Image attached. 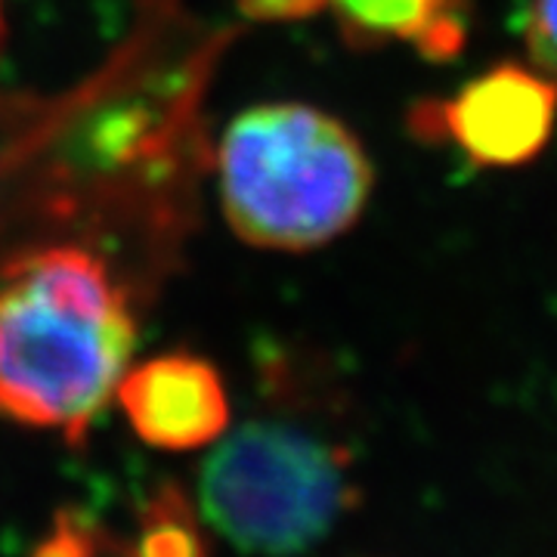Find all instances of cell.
I'll return each mask as SVG.
<instances>
[{
    "label": "cell",
    "instance_id": "8992f818",
    "mask_svg": "<svg viewBox=\"0 0 557 557\" xmlns=\"http://www.w3.org/2000/svg\"><path fill=\"white\" fill-rule=\"evenodd\" d=\"M366 44H412L428 60L456 57L468 35L465 0H325Z\"/></svg>",
    "mask_w": 557,
    "mask_h": 557
},
{
    "label": "cell",
    "instance_id": "30bf717a",
    "mask_svg": "<svg viewBox=\"0 0 557 557\" xmlns=\"http://www.w3.org/2000/svg\"><path fill=\"white\" fill-rule=\"evenodd\" d=\"M242 13L260 22H288L304 20L310 13H319L325 0H239Z\"/></svg>",
    "mask_w": 557,
    "mask_h": 557
},
{
    "label": "cell",
    "instance_id": "7a4b0ae2",
    "mask_svg": "<svg viewBox=\"0 0 557 557\" xmlns=\"http://www.w3.org/2000/svg\"><path fill=\"white\" fill-rule=\"evenodd\" d=\"M218 177L223 214L242 242L304 251L357 223L372 193V161L338 119L267 102L226 127Z\"/></svg>",
    "mask_w": 557,
    "mask_h": 557
},
{
    "label": "cell",
    "instance_id": "3957f363",
    "mask_svg": "<svg viewBox=\"0 0 557 557\" xmlns=\"http://www.w3.org/2000/svg\"><path fill=\"white\" fill-rule=\"evenodd\" d=\"M201 511L233 545L255 555H298L354 505L350 456L295 421L255 418L208 456Z\"/></svg>",
    "mask_w": 557,
    "mask_h": 557
},
{
    "label": "cell",
    "instance_id": "8fae6325",
    "mask_svg": "<svg viewBox=\"0 0 557 557\" xmlns=\"http://www.w3.org/2000/svg\"><path fill=\"white\" fill-rule=\"evenodd\" d=\"M121 557H131V555H127V552H124V555H121Z\"/></svg>",
    "mask_w": 557,
    "mask_h": 557
},
{
    "label": "cell",
    "instance_id": "9c48e42d",
    "mask_svg": "<svg viewBox=\"0 0 557 557\" xmlns=\"http://www.w3.org/2000/svg\"><path fill=\"white\" fill-rule=\"evenodd\" d=\"M97 542V530L87 520L65 518L57 523L53 536L40 545L35 557H94Z\"/></svg>",
    "mask_w": 557,
    "mask_h": 557
},
{
    "label": "cell",
    "instance_id": "5b68a950",
    "mask_svg": "<svg viewBox=\"0 0 557 557\" xmlns=\"http://www.w3.org/2000/svg\"><path fill=\"white\" fill-rule=\"evenodd\" d=\"M115 391L137 437L156 449H199L223 437L230 424L218 369L189 354L146 359L121 375Z\"/></svg>",
    "mask_w": 557,
    "mask_h": 557
},
{
    "label": "cell",
    "instance_id": "6da1fadb",
    "mask_svg": "<svg viewBox=\"0 0 557 557\" xmlns=\"http://www.w3.org/2000/svg\"><path fill=\"white\" fill-rule=\"evenodd\" d=\"M137 319L106 260L35 248L0 270V412L81 443L127 372Z\"/></svg>",
    "mask_w": 557,
    "mask_h": 557
},
{
    "label": "cell",
    "instance_id": "7c38bea8",
    "mask_svg": "<svg viewBox=\"0 0 557 557\" xmlns=\"http://www.w3.org/2000/svg\"><path fill=\"white\" fill-rule=\"evenodd\" d=\"M0 28H3V22H0Z\"/></svg>",
    "mask_w": 557,
    "mask_h": 557
},
{
    "label": "cell",
    "instance_id": "52a82bcc",
    "mask_svg": "<svg viewBox=\"0 0 557 557\" xmlns=\"http://www.w3.org/2000/svg\"><path fill=\"white\" fill-rule=\"evenodd\" d=\"M131 557H211L208 539L177 486H161L143 508L137 542L127 548Z\"/></svg>",
    "mask_w": 557,
    "mask_h": 557
},
{
    "label": "cell",
    "instance_id": "277c9868",
    "mask_svg": "<svg viewBox=\"0 0 557 557\" xmlns=\"http://www.w3.org/2000/svg\"><path fill=\"white\" fill-rule=\"evenodd\" d=\"M557 124V81L520 62H502L449 100L421 102L412 131L453 143L478 168H520L548 146Z\"/></svg>",
    "mask_w": 557,
    "mask_h": 557
},
{
    "label": "cell",
    "instance_id": "ba28073f",
    "mask_svg": "<svg viewBox=\"0 0 557 557\" xmlns=\"http://www.w3.org/2000/svg\"><path fill=\"white\" fill-rule=\"evenodd\" d=\"M527 38L539 69L557 78V0H533Z\"/></svg>",
    "mask_w": 557,
    "mask_h": 557
}]
</instances>
